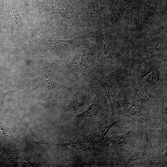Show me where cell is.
<instances>
[{"label":"cell","instance_id":"obj_1","mask_svg":"<svg viewBox=\"0 0 167 167\" xmlns=\"http://www.w3.org/2000/svg\"><path fill=\"white\" fill-rule=\"evenodd\" d=\"M100 51L96 44L76 50L73 58L64 66V83L89 76L99 63Z\"/></svg>","mask_w":167,"mask_h":167},{"label":"cell","instance_id":"obj_2","mask_svg":"<svg viewBox=\"0 0 167 167\" xmlns=\"http://www.w3.org/2000/svg\"><path fill=\"white\" fill-rule=\"evenodd\" d=\"M88 32L82 33L75 38L67 40L43 39L44 47L48 51L63 58L74 54L77 49L87 45L90 37Z\"/></svg>","mask_w":167,"mask_h":167},{"label":"cell","instance_id":"obj_3","mask_svg":"<svg viewBox=\"0 0 167 167\" xmlns=\"http://www.w3.org/2000/svg\"><path fill=\"white\" fill-rule=\"evenodd\" d=\"M41 63L42 73L40 80L35 88H39L42 90L46 95H50L52 93L57 92L62 87L63 84L60 86L54 81L51 73L53 64L43 60L38 54Z\"/></svg>","mask_w":167,"mask_h":167},{"label":"cell","instance_id":"obj_4","mask_svg":"<svg viewBox=\"0 0 167 167\" xmlns=\"http://www.w3.org/2000/svg\"><path fill=\"white\" fill-rule=\"evenodd\" d=\"M86 6L87 9L84 17L87 24L90 26L105 24L98 3L90 1Z\"/></svg>","mask_w":167,"mask_h":167},{"label":"cell","instance_id":"obj_5","mask_svg":"<svg viewBox=\"0 0 167 167\" xmlns=\"http://www.w3.org/2000/svg\"><path fill=\"white\" fill-rule=\"evenodd\" d=\"M102 111L100 94L97 92L91 104L81 113L75 116L76 118L83 119L94 117L100 114Z\"/></svg>","mask_w":167,"mask_h":167},{"label":"cell","instance_id":"obj_6","mask_svg":"<svg viewBox=\"0 0 167 167\" xmlns=\"http://www.w3.org/2000/svg\"><path fill=\"white\" fill-rule=\"evenodd\" d=\"M131 67L128 62L105 76V79L111 83L119 84L126 81Z\"/></svg>","mask_w":167,"mask_h":167},{"label":"cell","instance_id":"obj_7","mask_svg":"<svg viewBox=\"0 0 167 167\" xmlns=\"http://www.w3.org/2000/svg\"><path fill=\"white\" fill-rule=\"evenodd\" d=\"M54 13L59 14L62 17L64 23V31H69L70 25L76 19V15L70 5L67 3L59 5Z\"/></svg>","mask_w":167,"mask_h":167},{"label":"cell","instance_id":"obj_8","mask_svg":"<svg viewBox=\"0 0 167 167\" xmlns=\"http://www.w3.org/2000/svg\"><path fill=\"white\" fill-rule=\"evenodd\" d=\"M93 144L91 140L83 139L69 140L67 142L57 145L62 147L70 146L83 150L90 155H92L96 153Z\"/></svg>","mask_w":167,"mask_h":167},{"label":"cell","instance_id":"obj_9","mask_svg":"<svg viewBox=\"0 0 167 167\" xmlns=\"http://www.w3.org/2000/svg\"><path fill=\"white\" fill-rule=\"evenodd\" d=\"M89 76L101 86L104 91L106 97L111 105L113 106L117 107L116 92L114 87L94 73H91Z\"/></svg>","mask_w":167,"mask_h":167},{"label":"cell","instance_id":"obj_10","mask_svg":"<svg viewBox=\"0 0 167 167\" xmlns=\"http://www.w3.org/2000/svg\"><path fill=\"white\" fill-rule=\"evenodd\" d=\"M157 65L154 60H149L139 64L138 75L140 78L146 76L151 72L158 68Z\"/></svg>","mask_w":167,"mask_h":167},{"label":"cell","instance_id":"obj_11","mask_svg":"<svg viewBox=\"0 0 167 167\" xmlns=\"http://www.w3.org/2000/svg\"><path fill=\"white\" fill-rule=\"evenodd\" d=\"M113 124V123H111L100 128L99 129H95L93 130L91 136V140L93 143H98L102 139Z\"/></svg>","mask_w":167,"mask_h":167},{"label":"cell","instance_id":"obj_12","mask_svg":"<svg viewBox=\"0 0 167 167\" xmlns=\"http://www.w3.org/2000/svg\"><path fill=\"white\" fill-rule=\"evenodd\" d=\"M117 155L119 160L123 165H127L139 157L138 153H134L131 152L121 149L118 152Z\"/></svg>","mask_w":167,"mask_h":167},{"label":"cell","instance_id":"obj_13","mask_svg":"<svg viewBox=\"0 0 167 167\" xmlns=\"http://www.w3.org/2000/svg\"><path fill=\"white\" fill-rule=\"evenodd\" d=\"M136 127L138 133L142 138L146 150L150 151H154L149 139L146 129L143 127L138 125H137Z\"/></svg>","mask_w":167,"mask_h":167},{"label":"cell","instance_id":"obj_14","mask_svg":"<svg viewBox=\"0 0 167 167\" xmlns=\"http://www.w3.org/2000/svg\"><path fill=\"white\" fill-rule=\"evenodd\" d=\"M123 106L130 113L136 116L141 114V110L139 106L127 100H125L123 102Z\"/></svg>","mask_w":167,"mask_h":167},{"label":"cell","instance_id":"obj_15","mask_svg":"<svg viewBox=\"0 0 167 167\" xmlns=\"http://www.w3.org/2000/svg\"><path fill=\"white\" fill-rule=\"evenodd\" d=\"M128 138L127 134L122 135L114 136L105 141V143L108 145L113 144L122 145L126 142Z\"/></svg>","mask_w":167,"mask_h":167},{"label":"cell","instance_id":"obj_16","mask_svg":"<svg viewBox=\"0 0 167 167\" xmlns=\"http://www.w3.org/2000/svg\"><path fill=\"white\" fill-rule=\"evenodd\" d=\"M158 67L153 71L147 75L146 81L148 84L155 85L158 84L160 80V73Z\"/></svg>","mask_w":167,"mask_h":167},{"label":"cell","instance_id":"obj_17","mask_svg":"<svg viewBox=\"0 0 167 167\" xmlns=\"http://www.w3.org/2000/svg\"><path fill=\"white\" fill-rule=\"evenodd\" d=\"M135 92L136 94L143 101H148L151 98L150 94L145 90L138 88H136Z\"/></svg>","mask_w":167,"mask_h":167},{"label":"cell","instance_id":"obj_18","mask_svg":"<svg viewBox=\"0 0 167 167\" xmlns=\"http://www.w3.org/2000/svg\"><path fill=\"white\" fill-rule=\"evenodd\" d=\"M82 2L84 3V4L86 5L90 2L88 1V0H79Z\"/></svg>","mask_w":167,"mask_h":167}]
</instances>
